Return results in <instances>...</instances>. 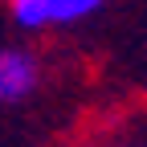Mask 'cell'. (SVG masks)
<instances>
[{
  "label": "cell",
  "mask_w": 147,
  "mask_h": 147,
  "mask_svg": "<svg viewBox=\"0 0 147 147\" xmlns=\"http://www.w3.org/2000/svg\"><path fill=\"white\" fill-rule=\"evenodd\" d=\"M98 4H102V0H8V12H12V21L21 25V29L41 33V29L78 25Z\"/></svg>",
  "instance_id": "1"
},
{
  "label": "cell",
  "mask_w": 147,
  "mask_h": 147,
  "mask_svg": "<svg viewBox=\"0 0 147 147\" xmlns=\"http://www.w3.org/2000/svg\"><path fill=\"white\" fill-rule=\"evenodd\" d=\"M41 82V61L29 49L4 45L0 49V102H21Z\"/></svg>",
  "instance_id": "2"
}]
</instances>
